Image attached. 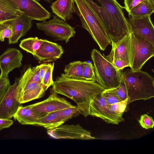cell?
Listing matches in <instances>:
<instances>
[{"label":"cell","mask_w":154,"mask_h":154,"mask_svg":"<svg viewBox=\"0 0 154 154\" xmlns=\"http://www.w3.org/2000/svg\"><path fill=\"white\" fill-rule=\"evenodd\" d=\"M13 123V121L10 119L0 118V131L4 128L9 127Z\"/></svg>","instance_id":"cell-37"},{"label":"cell","mask_w":154,"mask_h":154,"mask_svg":"<svg viewBox=\"0 0 154 154\" xmlns=\"http://www.w3.org/2000/svg\"><path fill=\"white\" fill-rule=\"evenodd\" d=\"M23 57L22 52L17 49L8 48L0 55V76L8 77L10 72L15 68L21 66Z\"/></svg>","instance_id":"cell-14"},{"label":"cell","mask_w":154,"mask_h":154,"mask_svg":"<svg viewBox=\"0 0 154 154\" xmlns=\"http://www.w3.org/2000/svg\"><path fill=\"white\" fill-rule=\"evenodd\" d=\"M131 33L117 43L112 44L109 54L106 56L103 54L107 60L110 62L114 59H121L127 61L130 65Z\"/></svg>","instance_id":"cell-17"},{"label":"cell","mask_w":154,"mask_h":154,"mask_svg":"<svg viewBox=\"0 0 154 154\" xmlns=\"http://www.w3.org/2000/svg\"><path fill=\"white\" fill-rule=\"evenodd\" d=\"M40 65L31 68L32 79L35 82L42 83L39 75Z\"/></svg>","instance_id":"cell-36"},{"label":"cell","mask_w":154,"mask_h":154,"mask_svg":"<svg viewBox=\"0 0 154 154\" xmlns=\"http://www.w3.org/2000/svg\"><path fill=\"white\" fill-rule=\"evenodd\" d=\"M19 79L15 78L14 83L10 85L0 101V118L10 119L20 105L17 97Z\"/></svg>","instance_id":"cell-10"},{"label":"cell","mask_w":154,"mask_h":154,"mask_svg":"<svg viewBox=\"0 0 154 154\" xmlns=\"http://www.w3.org/2000/svg\"><path fill=\"white\" fill-rule=\"evenodd\" d=\"M91 57L97 83L105 90L119 86L122 79V70L117 69L96 49L92 50Z\"/></svg>","instance_id":"cell-5"},{"label":"cell","mask_w":154,"mask_h":154,"mask_svg":"<svg viewBox=\"0 0 154 154\" xmlns=\"http://www.w3.org/2000/svg\"><path fill=\"white\" fill-rule=\"evenodd\" d=\"M38 2L40 1L41 0H44L45 1L48 3H51L52 1H53L54 0H35Z\"/></svg>","instance_id":"cell-39"},{"label":"cell","mask_w":154,"mask_h":154,"mask_svg":"<svg viewBox=\"0 0 154 154\" xmlns=\"http://www.w3.org/2000/svg\"><path fill=\"white\" fill-rule=\"evenodd\" d=\"M139 122L140 125L146 129L152 128L154 126V122L152 118L146 114L140 116Z\"/></svg>","instance_id":"cell-31"},{"label":"cell","mask_w":154,"mask_h":154,"mask_svg":"<svg viewBox=\"0 0 154 154\" xmlns=\"http://www.w3.org/2000/svg\"><path fill=\"white\" fill-rule=\"evenodd\" d=\"M75 13L79 17L82 26L87 30L101 50L112 44L100 15L99 5L94 0H74Z\"/></svg>","instance_id":"cell-2"},{"label":"cell","mask_w":154,"mask_h":154,"mask_svg":"<svg viewBox=\"0 0 154 154\" xmlns=\"http://www.w3.org/2000/svg\"><path fill=\"white\" fill-rule=\"evenodd\" d=\"M53 16V18L48 21L36 23L37 28L44 31L47 35L55 40L64 41L67 43L75 34L74 28L57 16Z\"/></svg>","instance_id":"cell-7"},{"label":"cell","mask_w":154,"mask_h":154,"mask_svg":"<svg viewBox=\"0 0 154 154\" xmlns=\"http://www.w3.org/2000/svg\"><path fill=\"white\" fill-rule=\"evenodd\" d=\"M32 20L23 13L16 19L9 21L13 30L12 36L8 39V43L12 44L17 43L19 40L25 35L32 25Z\"/></svg>","instance_id":"cell-16"},{"label":"cell","mask_w":154,"mask_h":154,"mask_svg":"<svg viewBox=\"0 0 154 154\" xmlns=\"http://www.w3.org/2000/svg\"><path fill=\"white\" fill-rule=\"evenodd\" d=\"M102 93L91 102L89 115L101 119L107 123L118 125L125 120L122 114H118L110 110Z\"/></svg>","instance_id":"cell-8"},{"label":"cell","mask_w":154,"mask_h":154,"mask_svg":"<svg viewBox=\"0 0 154 154\" xmlns=\"http://www.w3.org/2000/svg\"><path fill=\"white\" fill-rule=\"evenodd\" d=\"M83 62L77 61L71 62L66 65L64 71L65 76L76 79H83Z\"/></svg>","instance_id":"cell-23"},{"label":"cell","mask_w":154,"mask_h":154,"mask_svg":"<svg viewBox=\"0 0 154 154\" xmlns=\"http://www.w3.org/2000/svg\"><path fill=\"white\" fill-rule=\"evenodd\" d=\"M11 0L21 11L32 20L44 21L51 17L50 13L35 0Z\"/></svg>","instance_id":"cell-12"},{"label":"cell","mask_w":154,"mask_h":154,"mask_svg":"<svg viewBox=\"0 0 154 154\" xmlns=\"http://www.w3.org/2000/svg\"><path fill=\"white\" fill-rule=\"evenodd\" d=\"M13 34L12 26L9 21L0 24V41L4 42L6 38H11Z\"/></svg>","instance_id":"cell-26"},{"label":"cell","mask_w":154,"mask_h":154,"mask_svg":"<svg viewBox=\"0 0 154 154\" xmlns=\"http://www.w3.org/2000/svg\"><path fill=\"white\" fill-rule=\"evenodd\" d=\"M47 133L51 137L57 139H96L91 136L90 131L84 129L79 124H62L53 129L48 130Z\"/></svg>","instance_id":"cell-9"},{"label":"cell","mask_w":154,"mask_h":154,"mask_svg":"<svg viewBox=\"0 0 154 154\" xmlns=\"http://www.w3.org/2000/svg\"><path fill=\"white\" fill-rule=\"evenodd\" d=\"M110 62L117 69L119 70H121L126 67H130L129 63L123 60L114 59Z\"/></svg>","instance_id":"cell-34"},{"label":"cell","mask_w":154,"mask_h":154,"mask_svg":"<svg viewBox=\"0 0 154 154\" xmlns=\"http://www.w3.org/2000/svg\"><path fill=\"white\" fill-rule=\"evenodd\" d=\"M64 123L58 117L55 111L46 113L40 118L35 125L42 126L49 130L54 128Z\"/></svg>","instance_id":"cell-21"},{"label":"cell","mask_w":154,"mask_h":154,"mask_svg":"<svg viewBox=\"0 0 154 154\" xmlns=\"http://www.w3.org/2000/svg\"><path fill=\"white\" fill-rule=\"evenodd\" d=\"M130 67L133 71L141 69L145 63L154 55V45L132 32L131 33Z\"/></svg>","instance_id":"cell-6"},{"label":"cell","mask_w":154,"mask_h":154,"mask_svg":"<svg viewBox=\"0 0 154 154\" xmlns=\"http://www.w3.org/2000/svg\"><path fill=\"white\" fill-rule=\"evenodd\" d=\"M128 20L131 32L140 36L154 45V27L150 15L140 17L129 16Z\"/></svg>","instance_id":"cell-13"},{"label":"cell","mask_w":154,"mask_h":154,"mask_svg":"<svg viewBox=\"0 0 154 154\" xmlns=\"http://www.w3.org/2000/svg\"><path fill=\"white\" fill-rule=\"evenodd\" d=\"M52 85V93L60 94L72 100L77 104L79 114L85 117L89 115L91 102L105 90L95 80L73 79L64 73L57 77Z\"/></svg>","instance_id":"cell-1"},{"label":"cell","mask_w":154,"mask_h":154,"mask_svg":"<svg viewBox=\"0 0 154 154\" xmlns=\"http://www.w3.org/2000/svg\"><path fill=\"white\" fill-rule=\"evenodd\" d=\"M23 13L11 0H0V24L14 19Z\"/></svg>","instance_id":"cell-20"},{"label":"cell","mask_w":154,"mask_h":154,"mask_svg":"<svg viewBox=\"0 0 154 154\" xmlns=\"http://www.w3.org/2000/svg\"><path fill=\"white\" fill-rule=\"evenodd\" d=\"M83 79L87 80L95 81V74L94 66L91 62H88L85 61L83 62Z\"/></svg>","instance_id":"cell-27"},{"label":"cell","mask_w":154,"mask_h":154,"mask_svg":"<svg viewBox=\"0 0 154 154\" xmlns=\"http://www.w3.org/2000/svg\"><path fill=\"white\" fill-rule=\"evenodd\" d=\"M54 66V63H49L48 69L42 82V84L45 87L46 91L54 83L52 79V73Z\"/></svg>","instance_id":"cell-29"},{"label":"cell","mask_w":154,"mask_h":154,"mask_svg":"<svg viewBox=\"0 0 154 154\" xmlns=\"http://www.w3.org/2000/svg\"><path fill=\"white\" fill-rule=\"evenodd\" d=\"M43 41V39H39L37 37H29L21 40L19 46L23 50L34 56Z\"/></svg>","instance_id":"cell-24"},{"label":"cell","mask_w":154,"mask_h":154,"mask_svg":"<svg viewBox=\"0 0 154 154\" xmlns=\"http://www.w3.org/2000/svg\"><path fill=\"white\" fill-rule=\"evenodd\" d=\"M129 103L128 98L124 100L111 104H108L107 107L111 111L118 114H123L127 105Z\"/></svg>","instance_id":"cell-28"},{"label":"cell","mask_w":154,"mask_h":154,"mask_svg":"<svg viewBox=\"0 0 154 154\" xmlns=\"http://www.w3.org/2000/svg\"><path fill=\"white\" fill-rule=\"evenodd\" d=\"M64 50L60 45L56 43L43 39L34 57L39 63L54 61L60 58Z\"/></svg>","instance_id":"cell-15"},{"label":"cell","mask_w":154,"mask_h":154,"mask_svg":"<svg viewBox=\"0 0 154 154\" xmlns=\"http://www.w3.org/2000/svg\"><path fill=\"white\" fill-rule=\"evenodd\" d=\"M46 114L37 113L29 105L25 106L20 105L13 117L22 125H35L38 119Z\"/></svg>","instance_id":"cell-19"},{"label":"cell","mask_w":154,"mask_h":154,"mask_svg":"<svg viewBox=\"0 0 154 154\" xmlns=\"http://www.w3.org/2000/svg\"><path fill=\"white\" fill-rule=\"evenodd\" d=\"M154 4V0H150Z\"/></svg>","instance_id":"cell-40"},{"label":"cell","mask_w":154,"mask_h":154,"mask_svg":"<svg viewBox=\"0 0 154 154\" xmlns=\"http://www.w3.org/2000/svg\"><path fill=\"white\" fill-rule=\"evenodd\" d=\"M122 76L129 103L154 97V79L147 72L128 69L122 71Z\"/></svg>","instance_id":"cell-4"},{"label":"cell","mask_w":154,"mask_h":154,"mask_svg":"<svg viewBox=\"0 0 154 154\" xmlns=\"http://www.w3.org/2000/svg\"><path fill=\"white\" fill-rule=\"evenodd\" d=\"M51 8L53 13L65 21L71 19L75 13L74 0H57L52 4Z\"/></svg>","instance_id":"cell-18"},{"label":"cell","mask_w":154,"mask_h":154,"mask_svg":"<svg viewBox=\"0 0 154 154\" xmlns=\"http://www.w3.org/2000/svg\"><path fill=\"white\" fill-rule=\"evenodd\" d=\"M102 94L108 104H113L122 101L117 95L110 89L104 90Z\"/></svg>","instance_id":"cell-30"},{"label":"cell","mask_w":154,"mask_h":154,"mask_svg":"<svg viewBox=\"0 0 154 154\" xmlns=\"http://www.w3.org/2000/svg\"><path fill=\"white\" fill-rule=\"evenodd\" d=\"M73 106L65 98L60 97L57 94L53 93L46 99L29 105L31 109L38 114L49 113Z\"/></svg>","instance_id":"cell-11"},{"label":"cell","mask_w":154,"mask_h":154,"mask_svg":"<svg viewBox=\"0 0 154 154\" xmlns=\"http://www.w3.org/2000/svg\"><path fill=\"white\" fill-rule=\"evenodd\" d=\"M110 89L114 92L122 101L128 98L126 87L122 78L119 86Z\"/></svg>","instance_id":"cell-32"},{"label":"cell","mask_w":154,"mask_h":154,"mask_svg":"<svg viewBox=\"0 0 154 154\" xmlns=\"http://www.w3.org/2000/svg\"><path fill=\"white\" fill-rule=\"evenodd\" d=\"M10 85L8 77L0 76V101Z\"/></svg>","instance_id":"cell-33"},{"label":"cell","mask_w":154,"mask_h":154,"mask_svg":"<svg viewBox=\"0 0 154 154\" xmlns=\"http://www.w3.org/2000/svg\"><path fill=\"white\" fill-rule=\"evenodd\" d=\"M154 12V4L150 0H144L128 13L129 16L140 17L151 15Z\"/></svg>","instance_id":"cell-22"},{"label":"cell","mask_w":154,"mask_h":154,"mask_svg":"<svg viewBox=\"0 0 154 154\" xmlns=\"http://www.w3.org/2000/svg\"><path fill=\"white\" fill-rule=\"evenodd\" d=\"M144 0H124V6L126 11L129 12L135 7Z\"/></svg>","instance_id":"cell-35"},{"label":"cell","mask_w":154,"mask_h":154,"mask_svg":"<svg viewBox=\"0 0 154 154\" xmlns=\"http://www.w3.org/2000/svg\"><path fill=\"white\" fill-rule=\"evenodd\" d=\"M55 112L58 117L64 122L80 114L77 106H74Z\"/></svg>","instance_id":"cell-25"},{"label":"cell","mask_w":154,"mask_h":154,"mask_svg":"<svg viewBox=\"0 0 154 154\" xmlns=\"http://www.w3.org/2000/svg\"><path fill=\"white\" fill-rule=\"evenodd\" d=\"M49 64V63H43L40 65L39 75L41 83L48 69Z\"/></svg>","instance_id":"cell-38"},{"label":"cell","mask_w":154,"mask_h":154,"mask_svg":"<svg viewBox=\"0 0 154 154\" xmlns=\"http://www.w3.org/2000/svg\"><path fill=\"white\" fill-rule=\"evenodd\" d=\"M97 1L100 5V15L112 44L117 43L131 32L123 7L116 0Z\"/></svg>","instance_id":"cell-3"}]
</instances>
